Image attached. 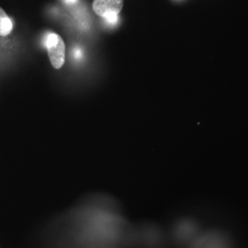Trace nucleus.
Here are the masks:
<instances>
[{
    "mask_svg": "<svg viewBox=\"0 0 248 248\" xmlns=\"http://www.w3.org/2000/svg\"><path fill=\"white\" fill-rule=\"evenodd\" d=\"M124 8V0H94L93 9L99 17L114 24L118 20V14Z\"/></svg>",
    "mask_w": 248,
    "mask_h": 248,
    "instance_id": "nucleus-1",
    "label": "nucleus"
},
{
    "mask_svg": "<svg viewBox=\"0 0 248 248\" xmlns=\"http://www.w3.org/2000/svg\"><path fill=\"white\" fill-rule=\"evenodd\" d=\"M50 61L55 69H60L65 61V45L61 36L50 33L46 40Z\"/></svg>",
    "mask_w": 248,
    "mask_h": 248,
    "instance_id": "nucleus-2",
    "label": "nucleus"
},
{
    "mask_svg": "<svg viewBox=\"0 0 248 248\" xmlns=\"http://www.w3.org/2000/svg\"><path fill=\"white\" fill-rule=\"evenodd\" d=\"M13 30V24L4 9L0 8V36L9 35Z\"/></svg>",
    "mask_w": 248,
    "mask_h": 248,
    "instance_id": "nucleus-3",
    "label": "nucleus"
},
{
    "mask_svg": "<svg viewBox=\"0 0 248 248\" xmlns=\"http://www.w3.org/2000/svg\"><path fill=\"white\" fill-rule=\"evenodd\" d=\"M69 3H75V2H77L78 0H67Z\"/></svg>",
    "mask_w": 248,
    "mask_h": 248,
    "instance_id": "nucleus-4",
    "label": "nucleus"
}]
</instances>
